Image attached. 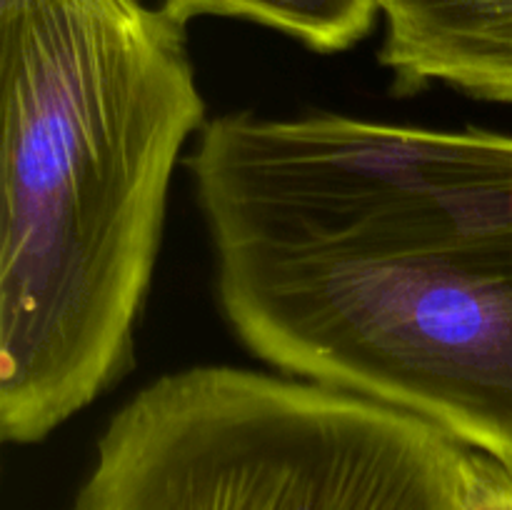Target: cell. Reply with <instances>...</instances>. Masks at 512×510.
<instances>
[{
	"label": "cell",
	"instance_id": "5",
	"mask_svg": "<svg viewBox=\"0 0 512 510\" xmlns=\"http://www.w3.org/2000/svg\"><path fill=\"white\" fill-rule=\"evenodd\" d=\"M180 23L235 18L278 30L318 53L353 48L383 15V0H160Z\"/></svg>",
	"mask_w": 512,
	"mask_h": 510
},
{
	"label": "cell",
	"instance_id": "1",
	"mask_svg": "<svg viewBox=\"0 0 512 510\" xmlns=\"http://www.w3.org/2000/svg\"><path fill=\"white\" fill-rule=\"evenodd\" d=\"M188 168L220 308L250 353L512 473L510 133L228 113Z\"/></svg>",
	"mask_w": 512,
	"mask_h": 510
},
{
	"label": "cell",
	"instance_id": "3",
	"mask_svg": "<svg viewBox=\"0 0 512 510\" xmlns=\"http://www.w3.org/2000/svg\"><path fill=\"white\" fill-rule=\"evenodd\" d=\"M468 455L345 390L195 365L110 418L73 510H460Z\"/></svg>",
	"mask_w": 512,
	"mask_h": 510
},
{
	"label": "cell",
	"instance_id": "4",
	"mask_svg": "<svg viewBox=\"0 0 512 510\" xmlns=\"http://www.w3.org/2000/svg\"><path fill=\"white\" fill-rule=\"evenodd\" d=\"M380 20V63L395 90L512 105V0H383Z\"/></svg>",
	"mask_w": 512,
	"mask_h": 510
},
{
	"label": "cell",
	"instance_id": "7",
	"mask_svg": "<svg viewBox=\"0 0 512 510\" xmlns=\"http://www.w3.org/2000/svg\"><path fill=\"white\" fill-rule=\"evenodd\" d=\"M20 0H0V13H3V10H10V8H15V5H18Z\"/></svg>",
	"mask_w": 512,
	"mask_h": 510
},
{
	"label": "cell",
	"instance_id": "2",
	"mask_svg": "<svg viewBox=\"0 0 512 510\" xmlns=\"http://www.w3.org/2000/svg\"><path fill=\"white\" fill-rule=\"evenodd\" d=\"M188 25L143 0L0 13V435L33 445L133 363L175 168L208 123Z\"/></svg>",
	"mask_w": 512,
	"mask_h": 510
},
{
	"label": "cell",
	"instance_id": "6",
	"mask_svg": "<svg viewBox=\"0 0 512 510\" xmlns=\"http://www.w3.org/2000/svg\"><path fill=\"white\" fill-rule=\"evenodd\" d=\"M460 510H512V473L490 455L470 448Z\"/></svg>",
	"mask_w": 512,
	"mask_h": 510
}]
</instances>
